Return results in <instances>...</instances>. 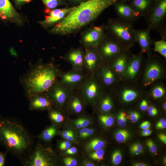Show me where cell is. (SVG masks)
Segmentation results:
<instances>
[{"label":"cell","instance_id":"6da1fadb","mask_svg":"<svg viewBox=\"0 0 166 166\" xmlns=\"http://www.w3.org/2000/svg\"><path fill=\"white\" fill-rule=\"evenodd\" d=\"M118 0H88L74 7L50 30L66 34L81 28L96 19L105 9Z\"/></svg>","mask_w":166,"mask_h":166},{"label":"cell","instance_id":"7a4b0ae2","mask_svg":"<svg viewBox=\"0 0 166 166\" xmlns=\"http://www.w3.org/2000/svg\"><path fill=\"white\" fill-rule=\"evenodd\" d=\"M32 138L18 121L0 116V143L7 151L20 156L31 147Z\"/></svg>","mask_w":166,"mask_h":166},{"label":"cell","instance_id":"3957f363","mask_svg":"<svg viewBox=\"0 0 166 166\" xmlns=\"http://www.w3.org/2000/svg\"><path fill=\"white\" fill-rule=\"evenodd\" d=\"M60 72L53 63L39 61L21 79L27 97L46 93L57 80Z\"/></svg>","mask_w":166,"mask_h":166},{"label":"cell","instance_id":"277c9868","mask_svg":"<svg viewBox=\"0 0 166 166\" xmlns=\"http://www.w3.org/2000/svg\"><path fill=\"white\" fill-rule=\"evenodd\" d=\"M133 23L118 18L111 20L109 25L113 38L126 48L136 42Z\"/></svg>","mask_w":166,"mask_h":166},{"label":"cell","instance_id":"5b68a950","mask_svg":"<svg viewBox=\"0 0 166 166\" xmlns=\"http://www.w3.org/2000/svg\"><path fill=\"white\" fill-rule=\"evenodd\" d=\"M55 164L52 150L38 144L25 160L26 166H50Z\"/></svg>","mask_w":166,"mask_h":166},{"label":"cell","instance_id":"8992f818","mask_svg":"<svg viewBox=\"0 0 166 166\" xmlns=\"http://www.w3.org/2000/svg\"><path fill=\"white\" fill-rule=\"evenodd\" d=\"M74 90L57 80L46 93L57 108L63 107L73 94Z\"/></svg>","mask_w":166,"mask_h":166},{"label":"cell","instance_id":"52a82bcc","mask_svg":"<svg viewBox=\"0 0 166 166\" xmlns=\"http://www.w3.org/2000/svg\"><path fill=\"white\" fill-rule=\"evenodd\" d=\"M84 102L87 105L93 104L101 93L100 85L95 76H88L78 89Z\"/></svg>","mask_w":166,"mask_h":166},{"label":"cell","instance_id":"ba28073f","mask_svg":"<svg viewBox=\"0 0 166 166\" xmlns=\"http://www.w3.org/2000/svg\"><path fill=\"white\" fill-rule=\"evenodd\" d=\"M166 14V0H160L144 16L148 29L160 30L162 27Z\"/></svg>","mask_w":166,"mask_h":166},{"label":"cell","instance_id":"9c48e42d","mask_svg":"<svg viewBox=\"0 0 166 166\" xmlns=\"http://www.w3.org/2000/svg\"><path fill=\"white\" fill-rule=\"evenodd\" d=\"M87 76L84 71L73 69L66 72H61L58 77L64 85L75 90L79 89Z\"/></svg>","mask_w":166,"mask_h":166},{"label":"cell","instance_id":"30bf717a","mask_svg":"<svg viewBox=\"0 0 166 166\" xmlns=\"http://www.w3.org/2000/svg\"><path fill=\"white\" fill-rule=\"evenodd\" d=\"M124 48L113 38L102 42L99 49V55L105 59L115 58L124 52Z\"/></svg>","mask_w":166,"mask_h":166},{"label":"cell","instance_id":"8fae6325","mask_svg":"<svg viewBox=\"0 0 166 166\" xmlns=\"http://www.w3.org/2000/svg\"><path fill=\"white\" fill-rule=\"evenodd\" d=\"M0 19L21 25L23 19L9 0H0Z\"/></svg>","mask_w":166,"mask_h":166},{"label":"cell","instance_id":"7c38bea8","mask_svg":"<svg viewBox=\"0 0 166 166\" xmlns=\"http://www.w3.org/2000/svg\"><path fill=\"white\" fill-rule=\"evenodd\" d=\"M28 99L30 110H49L53 105L51 100L46 93L35 94Z\"/></svg>","mask_w":166,"mask_h":166},{"label":"cell","instance_id":"4fadbf2b","mask_svg":"<svg viewBox=\"0 0 166 166\" xmlns=\"http://www.w3.org/2000/svg\"><path fill=\"white\" fill-rule=\"evenodd\" d=\"M100 56L94 50L86 49L84 54V70L87 76L94 74L99 65Z\"/></svg>","mask_w":166,"mask_h":166},{"label":"cell","instance_id":"5bb4252c","mask_svg":"<svg viewBox=\"0 0 166 166\" xmlns=\"http://www.w3.org/2000/svg\"><path fill=\"white\" fill-rule=\"evenodd\" d=\"M103 28L101 26L94 27L84 35L83 41L88 46L96 47L104 39Z\"/></svg>","mask_w":166,"mask_h":166},{"label":"cell","instance_id":"9a60e30c","mask_svg":"<svg viewBox=\"0 0 166 166\" xmlns=\"http://www.w3.org/2000/svg\"><path fill=\"white\" fill-rule=\"evenodd\" d=\"M115 9L119 18L127 22L133 23L141 17L131 6L123 3L117 4Z\"/></svg>","mask_w":166,"mask_h":166},{"label":"cell","instance_id":"2e32d148","mask_svg":"<svg viewBox=\"0 0 166 166\" xmlns=\"http://www.w3.org/2000/svg\"><path fill=\"white\" fill-rule=\"evenodd\" d=\"M74 7L55 9L50 11L45 19L39 22L43 27H48L61 21Z\"/></svg>","mask_w":166,"mask_h":166},{"label":"cell","instance_id":"e0dca14e","mask_svg":"<svg viewBox=\"0 0 166 166\" xmlns=\"http://www.w3.org/2000/svg\"><path fill=\"white\" fill-rule=\"evenodd\" d=\"M150 30L146 29L135 30L134 31L135 39L139 45L143 52H148L152 41L150 35Z\"/></svg>","mask_w":166,"mask_h":166},{"label":"cell","instance_id":"ac0fdd59","mask_svg":"<svg viewBox=\"0 0 166 166\" xmlns=\"http://www.w3.org/2000/svg\"><path fill=\"white\" fill-rule=\"evenodd\" d=\"M67 58L73 69L84 71V54L81 50L77 49L72 50L68 53Z\"/></svg>","mask_w":166,"mask_h":166},{"label":"cell","instance_id":"d6986e66","mask_svg":"<svg viewBox=\"0 0 166 166\" xmlns=\"http://www.w3.org/2000/svg\"><path fill=\"white\" fill-rule=\"evenodd\" d=\"M161 67L157 63L153 62L149 64L145 70L144 81L147 85L159 78L161 75Z\"/></svg>","mask_w":166,"mask_h":166},{"label":"cell","instance_id":"ffe728a7","mask_svg":"<svg viewBox=\"0 0 166 166\" xmlns=\"http://www.w3.org/2000/svg\"><path fill=\"white\" fill-rule=\"evenodd\" d=\"M142 59L141 55H134L129 60L127 64L126 68L123 73L127 77L133 78L138 72Z\"/></svg>","mask_w":166,"mask_h":166},{"label":"cell","instance_id":"44dd1931","mask_svg":"<svg viewBox=\"0 0 166 166\" xmlns=\"http://www.w3.org/2000/svg\"><path fill=\"white\" fill-rule=\"evenodd\" d=\"M150 0H133L132 8L138 13L140 16H145L150 9Z\"/></svg>","mask_w":166,"mask_h":166},{"label":"cell","instance_id":"7402d4cb","mask_svg":"<svg viewBox=\"0 0 166 166\" xmlns=\"http://www.w3.org/2000/svg\"><path fill=\"white\" fill-rule=\"evenodd\" d=\"M127 60V55L124 52L114 59L112 64L113 69L117 73H124Z\"/></svg>","mask_w":166,"mask_h":166},{"label":"cell","instance_id":"603a6c76","mask_svg":"<svg viewBox=\"0 0 166 166\" xmlns=\"http://www.w3.org/2000/svg\"><path fill=\"white\" fill-rule=\"evenodd\" d=\"M100 76L103 83L106 86L112 85L114 81V75L113 71L107 66L102 67L100 72Z\"/></svg>","mask_w":166,"mask_h":166},{"label":"cell","instance_id":"cb8c5ba5","mask_svg":"<svg viewBox=\"0 0 166 166\" xmlns=\"http://www.w3.org/2000/svg\"><path fill=\"white\" fill-rule=\"evenodd\" d=\"M57 130L56 127L52 125L45 128L36 137L43 141L49 142L57 134Z\"/></svg>","mask_w":166,"mask_h":166},{"label":"cell","instance_id":"d4e9b609","mask_svg":"<svg viewBox=\"0 0 166 166\" xmlns=\"http://www.w3.org/2000/svg\"><path fill=\"white\" fill-rule=\"evenodd\" d=\"M73 93L70 98L69 107L73 112L79 113L82 111L83 105L80 98L78 95H73Z\"/></svg>","mask_w":166,"mask_h":166},{"label":"cell","instance_id":"484cf974","mask_svg":"<svg viewBox=\"0 0 166 166\" xmlns=\"http://www.w3.org/2000/svg\"><path fill=\"white\" fill-rule=\"evenodd\" d=\"M105 145V142L98 139H93L89 142L86 145L85 148L87 151H95L102 148Z\"/></svg>","mask_w":166,"mask_h":166},{"label":"cell","instance_id":"4316f807","mask_svg":"<svg viewBox=\"0 0 166 166\" xmlns=\"http://www.w3.org/2000/svg\"><path fill=\"white\" fill-rule=\"evenodd\" d=\"M49 110V117L53 122L59 124L64 121V117L57 110L52 109L51 108Z\"/></svg>","mask_w":166,"mask_h":166},{"label":"cell","instance_id":"83f0119b","mask_svg":"<svg viewBox=\"0 0 166 166\" xmlns=\"http://www.w3.org/2000/svg\"><path fill=\"white\" fill-rule=\"evenodd\" d=\"M113 106L112 100L109 96L104 97L100 102V109L103 112L109 111L112 108Z\"/></svg>","mask_w":166,"mask_h":166},{"label":"cell","instance_id":"f1b7e54d","mask_svg":"<svg viewBox=\"0 0 166 166\" xmlns=\"http://www.w3.org/2000/svg\"><path fill=\"white\" fill-rule=\"evenodd\" d=\"M154 49L166 58V42L162 38L160 41L155 42Z\"/></svg>","mask_w":166,"mask_h":166},{"label":"cell","instance_id":"f546056e","mask_svg":"<svg viewBox=\"0 0 166 166\" xmlns=\"http://www.w3.org/2000/svg\"><path fill=\"white\" fill-rule=\"evenodd\" d=\"M123 100L126 102L133 101L137 96V93L134 90L131 89H125L122 93Z\"/></svg>","mask_w":166,"mask_h":166},{"label":"cell","instance_id":"4dcf8cb0","mask_svg":"<svg viewBox=\"0 0 166 166\" xmlns=\"http://www.w3.org/2000/svg\"><path fill=\"white\" fill-rule=\"evenodd\" d=\"M129 132L126 130L121 129L116 132L115 137L116 140L120 143L125 142L130 136Z\"/></svg>","mask_w":166,"mask_h":166},{"label":"cell","instance_id":"1f68e13d","mask_svg":"<svg viewBox=\"0 0 166 166\" xmlns=\"http://www.w3.org/2000/svg\"><path fill=\"white\" fill-rule=\"evenodd\" d=\"M99 119L101 122L106 127H110L114 122L113 118L111 115L107 114H103L100 115Z\"/></svg>","mask_w":166,"mask_h":166},{"label":"cell","instance_id":"d6a6232c","mask_svg":"<svg viewBox=\"0 0 166 166\" xmlns=\"http://www.w3.org/2000/svg\"><path fill=\"white\" fill-rule=\"evenodd\" d=\"M104 151L103 149H101L91 152L89 155V158L93 160H97L100 162L104 159Z\"/></svg>","mask_w":166,"mask_h":166},{"label":"cell","instance_id":"836d02e7","mask_svg":"<svg viewBox=\"0 0 166 166\" xmlns=\"http://www.w3.org/2000/svg\"><path fill=\"white\" fill-rule=\"evenodd\" d=\"M165 90L162 86L159 85L155 87L152 91V95L155 98H158L162 97L164 94Z\"/></svg>","mask_w":166,"mask_h":166},{"label":"cell","instance_id":"e575fe53","mask_svg":"<svg viewBox=\"0 0 166 166\" xmlns=\"http://www.w3.org/2000/svg\"><path fill=\"white\" fill-rule=\"evenodd\" d=\"M46 7L49 9L56 8L60 4V0H41Z\"/></svg>","mask_w":166,"mask_h":166},{"label":"cell","instance_id":"d590c367","mask_svg":"<svg viewBox=\"0 0 166 166\" xmlns=\"http://www.w3.org/2000/svg\"><path fill=\"white\" fill-rule=\"evenodd\" d=\"M127 122V117L125 113L120 112L117 116V122L118 125L121 127L125 126Z\"/></svg>","mask_w":166,"mask_h":166},{"label":"cell","instance_id":"8d00e7d4","mask_svg":"<svg viewBox=\"0 0 166 166\" xmlns=\"http://www.w3.org/2000/svg\"><path fill=\"white\" fill-rule=\"evenodd\" d=\"M121 152L119 150L115 151L112 156V160L113 163L114 165H118L121 163Z\"/></svg>","mask_w":166,"mask_h":166},{"label":"cell","instance_id":"74e56055","mask_svg":"<svg viewBox=\"0 0 166 166\" xmlns=\"http://www.w3.org/2000/svg\"><path fill=\"white\" fill-rule=\"evenodd\" d=\"M146 145L149 151L153 153H156L157 150V148L153 141L151 139L148 140L146 142Z\"/></svg>","mask_w":166,"mask_h":166},{"label":"cell","instance_id":"f35d334b","mask_svg":"<svg viewBox=\"0 0 166 166\" xmlns=\"http://www.w3.org/2000/svg\"><path fill=\"white\" fill-rule=\"evenodd\" d=\"M140 117V115L139 113L136 111L131 112L128 116H127V118H128L133 123L136 122L139 119Z\"/></svg>","mask_w":166,"mask_h":166},{"label":"cell","instance_id":"ab89813d","mask_svg":"<svg viewBox=\"0 0 166 166\" xmlns=\"http://www.w3.org/2000/svg\"><path fill=\"white\" fill-rule=\"evenodd\" d=\"M63 162L66 166H76L77 164V160L72 157H67L64 159Z\"/></svg>","mask_w":166,"mask_h":166},{"label":"cell","instance_id":"60d3db41","mask_svg":"<svg viewBox=\"0 0 166 166\" xmlns=\"http://www.w3.org/2000/svg\"><path fill=\"white\" fill-rule=\"evenodd\" d=\"M71 144L68 140H65L60 143L59 145V148L61 151L67 150L70 148Z\"/></svg>","mask_w":166,"mask_h":166},{"label":"cell","instance_id":"b9f144b4","mask_svg":"<svg viewBox=\"0 0 166 166\" xmlns=\"http://www.w3.org/2000/svg\"><path fill=\"white\" fill-rule=\"evenodd\" d=\"M156 127L158 129H163L166 128V119L162 118L156 124Z\"/></svg>","mask_w":166,"mask_h":166},{"label":"cell","instance_id":"7bdbcfd3","mask_svg":"<svg viewBox=\"0 0 166 166\" xmlns=\"http://www.w3.org/2000/svg\"><path fill=\"white\" fill-rule=\"evenodd\" d=\"M147 110L148 115L151 116H156L158 113L157 109L153 106H149Z\"/></svg>","mask_w":166,"mask_h":166},{"label":"cell","instance_id":"ee69618b","mask_svg":"<svg viewBox=\"0 0 166 166\" xmlns=\"http://www.w3.org/2000/svg\"><path fill=\"white\" fill-rule=\"evenodd\" d=\"M148 107V104L147 101L145 100H143L140 105V109L142 111H145L147 110Z\"/></svg>","mask_w":166,"mask_h":166},{"label":"cell","instance_id":"f6af8a7d","mask_svg":"<svg viewBox=\"0 0 166 166\" xmlns=\"http://www.w3.org/2000/svg\"><path fill=\"white\" fill-rule=\"evenodd\" d=\"M6 153L0 151V166H4L5 164Z\"/></svg>","mask_w":166,"mask_h":166},{"label":"cell","instance_id":"bcb514c9","mask_svg":"<svg viewBox=\"0 0 166 166\" xmlns=\"http://www.w3.org/2000/svg\"><path fill=\"white\" fill-rule=\"evenodd\" d=\"M81 128L86 127L89 125L90 123L89 120L85 118H80Z\"/></svg>","mask_w":166,"mask_h":166},{"label":"cell","instance_id":"7dc6e473","mask_svg":"<svg viewBox=\"0 0 166 166\" xmlns=\"http://www.w3.org/2000/svg\"><path fill=\"white\" fill-rule=\"evenodd\" d=\"M151 124L148 121L142 122L140 125V127L142 129H148L150 127Z\"/></svg>","mask_w":166,"mask_h":166},{"label":"cell","instance_id":"c3c4849f","mask_svg":"<svg viewBox=\"0 0 166 166\" xmlns=\"http://www.w3.org/2000/svg\"><path fill=\"white\" fill-rule=\"evenodd\" d=\"M15 3L18 6L28 3L33 0H13Z\"/></svg>","mask_w":166,"mask_h":166},{"label":"cell","instance_id":"681fc988","mask_svg":"<svg viewBox=\"0 0 166 166\" xmlns=\"http://www.w3.org/2000/svg\"><path fill=\"white\" fill-rule=\"evenodd\" d=\"M66 153L68 155H73L77 152V149L75 147L70 148L67 150Z\"/></svg>","mask_w":166,"mask_h":166},{"label":"cell","instance_id":"f907efd6","mask_svg":"<svg viewBox=\"0 0 166 166\" xmlns=\"http://www.w3.org/2000/svg\"><path fill=\"white\" fill-rule=\"evenodd\" d=\"M131 147L137 149L141 152H143V146L141 144L139 143H135L132 145Z\"/></svg>","mask_w":166,"mask_h":166},{"label":"cell","instance_id":"816d5d0a","mask_svg":"<svg viewBox=\"0 0 166 166\" xmlns=\"http://www.w3.org/2000/svg\"><path fill=\"white\" fill-rule=\"evenodd\" d=\"M152 132V131L148 128L143 129L141 132V135L143 136H148L150 135Z\"/></svg>","mask_w":166,"mask_h":166},{"label":"cell","instance_id":"f5cc1de1","mask_svg":"<svg viewBox=\"0 0 166 166\" xmlns=\"http://www.w3.org/2000/svg\"><path fill=\"white\" fill-rule=\"evenodd\" d=\"M88 129V128L86 127L82 128L80 130L79 134L81 138H85V136Z\"/></svg>","mask_w":166,"mask_h":166},{"label":"cell","instance_id":"db71d44e","mask_svg":"<svg viewBox=\"0 0 166 166\" xmlns=\"http://www.w3.org/2000/svg\"><path fill=\"white\" fill-rule=\"evenodd\" d=\"M72 131L71 130L63 131L61 133V135L64 138L67 139L69 135Z\"/></svg>","mask_w":166,"mask_h":166},{"label":"cell","instance_id":"11a10c76","mask_svg":"<svg viewBox=\"0 0 166 166\" xmlns=\"http://www.w3.org/2000/svg\"><path fill=\"white\" fill-rule=\"evenodd\" d=\"M130 152L134 155H138L142 153L137 149L131 147L130 148Z\"/></svg>","mask_w":166,"mask_h":166},{"label":"cell","instance_id":"9f6ffc18","mask_svg":"<svg viewBox=\"0 0 166 166\" xmlns=\"http://www.w3.org/2000/svg\"><path fill=\"white\" fill-rule=\"evenodd\" d=\"M159 139L164 144H166V136L165 134L163 133L159 134L158 135Z\"/></svg>","mask_w":166,"mask_h":166},{"label":"cell","instance_id":"6f0895ef","mask_svg":"<svg viewBox=\"0 0 166 166\" xmlns=\"http://www.w3.org/2000/svg\"><path fill=\"white\" fill-rule=\"evenodd\" d=\"M94 132V130L93 129L88 128L86 131L85 138H86L90 136Z\"/></svg>","mask_w":166,"mask_h":166},{"label":"cell","instance_id":"680465c9","mask_svg":"<svg viewBox=\"0 0 166 166\" xmlns=\"http://www.w3.org/2000/svg\"><path fill=\"white\" fill-rule=\"evenodd\" d=\"M74 124L76 127L78 128H81L80 118L75 121Z\"/></svg>","mask_w":166,"mask_h":166},{"label":"cell","instance_id":"91938a15","mask_svg":"<svg viewBox=\"0 0 166 166\" xmlns=\"http://www.w3.org/2000/svg\"><path fill=\"white\" fill-rule=\"evenodd\" d=\"M67 140L69 141H72L74 140V134L73 132H72L69 135Z\"/></svg>","mask_w":166,"mask_h":166},{"label":"cell","instance_id":"94428289","mask_svg":"<svg viewBox=\"0 0 166 166\" xmlns=\"http://www.w3.org/2000/svg\"><path fill=\"white\" fill-rule=\"evenodd\" d=\"M85 166H94L95 165L92 163L91 162L89 161H86L84 162V164Z\"/></svg>","mask_w":166,"mask_h":166},{"label":"cell","instance_id":"6125c7cd","mask_svg":"<svg viewBox=\"0 0 166 166\" xmlns=\"http://www.w3.org/2000/svg\"><path fill=\"white\" fill-rule=\"evenodd\" d=\"M134 165L135 166H146L145 164L142 163H136L134 164Z\"/></svg>","mask_w":166,"mask_h":166},{"label":"cell","instance_id":"be15d7a7","mask_svg":"<svg viewBox=\"0 0 166 166\" xmlns=\"http://www.w3.org/2000/svg\"><path fill=\"white\" fill-rule=\"evenodd\" d=\"M163 107L164 109L166 110V103L165 102L163 105Z\"/></svg>","mask_w":166,"mask_h":166},{"label":"cell","instance_id":"e7e4bbea","mask_svg":"<svg viewBox=\"0 0 166 166\" xmlns=\"http://www.w3.org/2000/svg\"><path fill=\"white\" fill-rule=\"evenodd\" d=\"M77 0V1H78V0Z\"/></svg>","mask_w":166,"mask_h":166}]
</instances>
